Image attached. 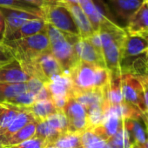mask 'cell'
I'll use <instances>...</instances> for the list:
<instances>
[{"mask_svg":"<svg viewBox=\"0 0 148 148\" xmlns=\"http://www.w3.org/2000/svg\"><path fill=\"white\" fill-rule=\"evenodd\" d=\"M63 112L68 121V132H82L88 129L87 112L72 96L69 97Z\"/></svg>","mask_w":148,"mask_h":148,"instance_id":"obj_8","label":"cell"},{"mask_svg":"<svg viewBox=\"0 0 148 148\" xmlns=\"http://www.w3.org/2000/svg\"><path fill=\"white\" fill-rule=\"evenodd\" d=\"M25 84H26V87H27V92H29L30 93L34 95V97L45 86V84L41 80L36 79V78H32V77Z\"/></svg>","mask_w":148,"mask_h":148,"instance_id":"obj_39","label":"cell"},{"mask_svg":"<svg viewBox=\"0 0 148 148\" xmlns=\"http://www.w3.org/2000/svg\"><path fill=\"white\" fill-rule=\"evenodd\" d=\"M141 84L142 89H143V94H144V99H145V104L146 106V109L148 110V81L145 77H137Z\"/></svg>","mask_w":148,"mask_h":148,"instance_id":"obj_41","label":"cell"},{"mask_svg":"<svg viewBox=\"0 0 148 148\" xmlns=\"http://www.w3.org/2000/svg\"><path fill=\"white\" fill-rule=\"evenodd\" d=\"M3 107H4V105L3 104H0V112H1V110L3 109Z\"/></svg>","mask_w":148,"mask_h":148,"instance_id":"obj_49","label":"cell"},{"mask_svg":"<svg viewBox=\"0 0 148 148\" xmlns=\"http://www.w3.org/2000/svg\"><path fill=\"white\" fill-rule=\"evenodd\" d=\"M98 32L101 40L106 67L112 74H122V49L127 35L125 28L117 25L114 20L105 17Z\"/></svg>","mask_w":148,"mask_h":148,"instance_id":"obj_1","label":"cell"},{"mask_svg":"<svg viewBox=\"0 0 148 148\" xmlns=\"http://www.w3.org/2000/svg\"><path fill=\"white\" fill-rule=\"evenodd\" d=\"M135 148H145V147H135Z\"/></svg>","mask_w":148,"mask_h":148,"instance_id":"obj_52","label":"cell"},{"mask_svg":"<svg viewBox=\"0 0 148 148\" xmlns=\"http://www.w3.org/2000/svg\"><path fill=\"white\" fill-rule=\"evenodd\" d=\"M49 145L56 148H83L81 144V132H67L63 133L56 141Z\"/></svg>","mask_w":148,"mask_h":148,"instance_id":"obj_27","label":"cell"},{"mask_svg":"<svg viewBox=\"0 0 148 148\" xmlns=\"http://www.w3.org/2000/svg\"><path fill=\"white\" fill-rule=\"evenodd\" d=\"M141 119H142V121H143V123L145 125V130H148V110L142 113Z\"/></svg>","mask_w":148,"mask_h":148,"instance_id":"obj_43","label":"cell"},{"mask_svg":"<svg viewBox=\"0 0 148 148\" xmlns=\"http://www.w3.org/2000/svg\"><path fill=\"white\" fill-rule=\"evenodd\" d=\"M45 120L49 123L50 125L58 131L61 134L68 132V121L64 112L58 111L56 113L49 116Z\"/></svg>","mask_w":148,"mask_h":148,"instance_id":"obj_33","label":"cell"},{"mask_svg":"<svg viewBox=\"0 0 148 148\" xmlns=\"http://www.w3.org/2000/svg\"><path fill=\"white\" fill-rule=\"evenodd\" d=\"M37 121L35 118L25 108H22L20 112L18 113L12 123L10 125V126L2 133L0 134V147L3 145V144L9 139L12 136H13L15 133H17L19 130H21L24 126H25L27 124Z\"/></svg>","mask_w":148,"mask_h":148,"instance_id":"obj_21","label":"cell"},{"mask_svg":"<svg viewBox=\"0 0 148 148\" xmlns=\"http://www.w3.org/2000/svg\"><path fill=\"white\" fill-rule=\"evenodd\" d=\"M51 98L59 96H71L73 91L72 82L67 74L55 76L48 83L45 84Z\"/></svg>","mask_w":148,"mask_h":148,"instance_id":"obj_20","label":"cell"},{"mask_svg":"<svg viewBox=\"0 0 148 148\" xmlns=\"http://www.w3.org/2000/svg\"><path fill=\"white\" fill-rule=\"evenodd\" d=\"M64 3H69V4H78V0H62Z\"/></svg>","mask_w":148,"mask_h":148,"instance_id":"obj_44","label":"cell"},{"mask_svg":"<svg viewBox=\"0 0 148 148\" xmlns=\"http://www.w3.org/2000/svg\"><path fill=\"white\" fill-rule=\"evenodd\" d=\"M15 58L14 52L5 43L0 42V67L12 61Z\"/></svg>","mask_w":148,"mask_h":148,"instance_id":"obj_37","label":"cell"},{"mask_svg":"<svg viewBox=\"0 0 148 148\" xmlns=\"http://www.w3.org/2000/svg\"><path fill=\"white\" fill-rule=\"evenodd\" d=\"M35 101L36 100H35L34 95H32L29 92H25L19 94L17 97L12 98V99L5 101V103H1V104H9V105H12L14 106L26 108V107H29L32 105H33L35 103Z\"/></svg>","mask_w":148,"mask_h":148,"instance_id":"obj_34","label":"cell"},{"mask_svg":"<svg viewBox=\"0 0 148 148\" xmlns=\"http://www.w3.org/2000/svg\"><path fill=\"white\" fill-rule=\"evenodd\" d=\"M27 92L25 83L19 84H9L0 83V104L17 97L19 94Z\"/></svg>","mask_w":148,"mask_h":148,"instance_id":"obj_28","label":"cell"},{"mask_svg":"<svg viewBox=\"0 0 148 148\" xmlns=\"http://www.w3.org/2000/svg\"><path fill=\"white\" fill-rule=\"evenodd\" d=\"M78 4L87 16L92 29L95 32H99L100 24L105 17L109 18L101 6L96 4L93 0H78Z\"/></svg>","mask_w":148,"mask_h":148,"instance_id":"obj_18","label":"cell"},{"mask_svg":"<svg viewBox=\"0 0 148 148\" xmlns=\"http://www.w3.org/2000/svg\"><path fill=\"white\" fill-rule=\"evenodd\" d=\"M46 148H56V147H54V146H51V145H48Z\"/></svg>","mask_w":148,"mask_h":148,"instance_id":"obj_51","label":"cell"},{"mask_svg":"<svg viewBox=\"0 0 148 148\" xmlns=\"http://www.w3.org/2000/svg\"><path fill=\"white\" fill-rule=\"evenodd\" d=\"M4 107L0 112V134H2L12 123L21 107L14 106L9 104H3Z\"/></svg>","mask_w":148,"mask_h":148,"instance_id":"obj_30","label":"cell"},{"mask_svg":"<svg viewBox=\"0 0 148 148\" xmlns=\"http://www.w3.org/2000/svg\"><path fill=\"white\" fill-rule=\"evenodd\" d=\"M37 125H38L37 121H32L27 124L21 130H19L17 133L12 136L9 139H7L0 148H7L12 145H16L34 137L36 134Z\"/></svg>","mask_w":148,"mask_h":148,"instance_id":"obj_25","label":"cell"},{"mask_svg":"<svg viewBox=\"0 0 148 148\" xmlns=\"http://www.w3.org/2000/svg\"><path fill=\"white\" fill-rule=\"evenodd\" d=\"M0 7L25 12L45 19L44 12L40 9L23 1V0H0Z\"/></svg>","mask_w":148,"mask_h":148,"instance_id":"obj_26","label":"cell"},{"mask_svg":"<svg viewBox=\"0 0 148 148\" xmlns=\"http://www.w3.org/2000/svg\"><path fill=\"white\" fill-rule=\"evenodd\" d=\"M23 1L38 7L42 12H44L45 10H46L51 6L64 4L62 0H23Z\"/></svg>","mask_w":148,"mask_h":148,"instance_id":"obj_38","label":"cell"},{"mask_svg":"<svg viewBox=\"0 0 148 148\" xmlns=\"http://www.w3.org/2000/svg\"><path fill=\"white\" fill-rule=\"evenodd\" d=\"M116 15L126 24L143 4V0H109Z\"/></svg>","mask_w":148,"mask_h":148,"instance_id":"obj_19","label":"cell"},{"mask_svg":"<svg viewBox=\"0 0 148 148\" xmlns=\"http://www.w3.org/2000/svg\"><path fill=\"white\" fill-rule=\"evenodd\" d=\"M60 135L62 134L58 131L54 129L51 125H50L46 120L38 122L35 136L46 141L48 143V145L56 141Z\"/></svg>","mask_w":148,"mask_h":148,"instance_id":"obj_29","label":"cell"},{"mask_svg":"<svg viewBox=\"0 0 148 148\" xmlns=\"http://www.w3.org/2000/svg\"><path fill=\"white\" fill-rule=\"evenodd\" d=\"M145 57L146 62H147V64H148V49H147V51L145 52Z\"/></svg>","mask_w":148,"mask_h":148,"instance_id":"obj_46","label":"cell"},{"mask_svg":"<svg viewBox=\"0 0 148 148\" xmlns=\"http://www.w3.org/2000/svg\"><path fill=\"white\" fill-rule=\"evenodd\" d=\"M103 148H111V147H110V146H109V145H108V144L106 143V145H105V146H104Z\"/></svg>","mask_w":148,"mask_h":148,"instance_id":"obj_48","label":"cell"},{"mask_svg":"<svg viewBox=\"0 0 148 148\" xmlns=\"http://www.w3.org/2000/svg\"><path fill=\"white\" fill-rule=\"evenodd\" d=\"M43 12L45 20L47 24L63 32L80 37L78 27L72 18L71 12L64 4L51 6L45 10Z\"/></svg>","mask_w":148,"mask_h":148,"instance_id":"obj_5","label":"cell"},{"mask_svg":"<svg viewBox=\"0 0 148 148\" xmlns=\"http://www.w3.org/2000/svg\"><path fill=\"white\" fill-rule=\"evenodd\" d=\"M112 73L107 68L97 66L95 74V88L104 90L109 85Z\"/></svg>","mask_w":148,"mask_h":148,"instance_id":"obj_35","label":"cell"},{"mask_svg":"<svg viewBox=\"0 0 148 148\" xmlns=\"http://www.w3.org/2000/svg\"><path fill=\"white\" fill-rule=\"evenodd\" d=\"M121 87L124 102L138 109L142 113L146 112L143 89L137 77L131 74L121 75Z\"/></svg>","mask_w":148,"mask_h":148,"instance_id":"obj_6","label":"cell"},{"mask_svg":"<svg viewBox=\"0 0 148 148\" xmlns=\"http://www.w3.org/2000/svg\"><path fill=\"white\" fill-rule=\"evenodd\" d=\"M31 78L29 73L17 58L0 67V83H26Z\"/></svg>","mask_w":148,"mask_h":148,"instance_id":"obj_10","label":"cell"},{"mask_svg":"<svg viewBox=\"0 0 148 148\" xmlns=\"http://www.w3.org/2000/svg\"><path fill=\"white\" fill-rule=\"evenodd\" d=\"M122 74H112L109 85L104 89L106 100L110 106H118L124 103L122 87H121Z\"/></svg>","mask_w":148,"mask_h":148,"instance_id":"obj_23","label":"cell"},{"mask_svg":"<svg viewBox=\"0 0 148 148\" xmlns=\"http://www.w3.org/2000/svg\"><path fill=\"white\" fill-rule=\"evenodd\" d=\"M46 32L51 54L61 65L64 74L68 75L79 61L75 51V44L80 37L63 32L49 24H47Z\"/></svg>","mask_w":148,"mask_h":148,"instance_id":"obj_2","label":"cell"},{"mask_svg":"<svg viewBox=\"0 0 148 148\" xmlns=\"http://www.w3.org/2000/svg\"><path fill=\"white\" fill-rule=\"evenodd\" d=\"M148 134V133H147ZM145 148H148V137H147V142H146V145H145Z\"/></svg>","mask_w":148,"mask_h":148,"instance_id":"obj_50","label":"cell"},{"mask_svg":"<svg viewBox=\"0 0 148 148\" xmlns=\"http://www.w3.org/2000/svg\"><path fill=\"white\" fill-rule=\"evenodd\" d=\"M71 96L75 99L79 104H81L86 110L91 107L106 104L104 90L93 88L86 91H76L73 90Z\"/></svg>","mask_w":148,"mask_h":148,"instance_id":"obj_15","label":"cell"},{"mask_svg":"<svg viewBox=\"0 0 148 148\" xmlns=\"http://www.w3.org/2000/svg\"><path fill=\"white\" fill-rule=\"evenodd\" d=\"M5 17L0 10V42H4L5 39Z\"/></svg>","mask_w":148,"mask_h":148,"instance_id":"obj_42","label":"cell"},{"mask_svg":"<svg viewBox=\"0 0 148 148\" xmlns=\"http://www.w3.org/2000/svg\"><path fill=\"white\" fill-rule=\"evenodd\" d=\"M5 43L14 52L21 64H30L41 54L50 51V42L46 30L36 35Z\"/></svg>","mask_w":148,"mask_h":148,"instance_id":"obj_3","label":"cell"},{"mask_svg":"<svg viewBox=\"0 0 148 148\" xmlns=\"http://www.w3.org/2000/svg\"><path fill=\"white\" fill-rule=\"evenodd\" d=\"M122 124L123 119H120L118 113L112 107H109L102 123L92 130L107 142L108 139L118 132Z\"/></svg>","mask_w":148,"mask_h":148,"instance_id":"obj_13","label":"cell"},{"mask_svg":"<svg viewBox=\"0 0 148 148\" xmlns=\"http://www.w3.org/2000/svg\"><path fill=\"white\" fill-rule=\"evenodd\" d=\"M142 119H123L124 127L128 134L131 148L145 147L148 134L141 123Z\"/></svg>","mask_w":148,"mask_h":148,"instance_id":"obj_12","label":"cell"},{"mask_svg":"<svg viewBox=\"0 0 148 148\" xmlns=\"http://www.w3.org/2000/svg\"><path fill=\"white\" fill-rule=\"evenodd\" d=\"M22 65L31 77L41 80L44 84L48 83L55 76L64 74L61 65L51 51L41 54L32 63L22 64Z\"/></svg>","mask_w":148,"mask_h":148,"instance_id":"obj_4","label":"cell"},{"mask_svg":"<svg viewBox=\"0 0 148 148\" xmlns=\"http://www.w3.org/2000/svg\"><path fill=\"white\" fill-rule=\"evenodd\" d=\"M75 51L79 60L97 66L106 67L103 56L94 48L88 38H79L75 44Z\"/></svg>","mask_w":148,"mask_h":148,"instance_id":"obj_11","label":"cell"},{"mask_svg":"<svg viewBox=\"0 0 148 148\" xmlns=\"http://www.w3.org/2000/svg\"><path fill=\"white\" fill-rule=\"evenodd\" d=\"M47 146H48V143L46 141L34 136L18 145H12L7 148H46Z\"/></svg>","mask_w":148,"mask_h":148,"instance_id":"obj_36","label":"cell"},{"mask_svg":"<svg viewBox=\"0 0 148 148\" xmlns=\"http://www.w3.org/2000/svg\"><path fill=\"white\" fill-rule=\"evenodd\" d=\"M35 118L37 122L45 120L49 116L58 112L51 100L35 101L33 105L25 108Z\"/></svg>","mask_w":148,"mask_h":148,"instance_id":"obj_24","label":"cell"},{"mask_svg":"<svg viewBox=\"0 0 148 148\" xmlns=\"http://www.w3.org/2000/svg\"><path fill=\"white\" fill-rule=\"evenodd\" d=\"M148 49V41L139 35H126L122 49V61L144 54ZM121 61V62H122Z\"/></svg>","mask_w":148,"mask_h":148,"instance_id":"obj_16","label":"cell"},{"mask_svg":"<svg viewBox=\"0 0 148 148\" xmlns=\"http://www.w3.org/2000/svg\"><path fill=\"white\" fill-rule=\"evenodd\" d=\"M5 21V39L4 42L6 41L13 33H15L25 22L36 19V18H42L38 16L21 12L18 10H12L8 8H2L0 7Z\"/></svg>","mask_w":148,"mask_h":148,"instance_id":"obj_9","label":"cell"},{"mask_svg":"<svg viewBox=\"0 0 148 148\" xmlns=\"http://www.w3.org/2000/svg\"><path fill=\"white\" fill-rule=\"evenodd\" d=\"M47 22L44 18H36L25 22L15 33H13L6 41L18 40L28 38L46 30ZM5 41V42H6Z\"/></svg>","mask_w":148,"mask_h":148,"instance_id":"obj_22","label":"cell"},{"mask_svg":"<svg viewBox=\"0 0 148 148\" xmlns=\"http://www.w3.org/2000/svg\"><path fill=\"white\" fill-rule=\"evenodd\" d=\"M139 36H142L143 38H145L147 41H148V30L145 32H144L143 34H141V35H139Z\"/></svg>","mask_w":148,"mask_h":148,"instance_id":"obj_45","label":"cell"},{"mask_svg":"<svg viewBox=\"0 0 148 148\" xmlns=\"http://www.w3.org/2000/svg\"><path fill=\"white\" fill-rule=\"evenodd\" d=\"M106 143L92 129H86L81 132V144L83 148H103Z\"/></svg>","mask_w":148,"mask_h":148,"instance_id":"obj_31","label":"cell"},{"mask_svg":"<svg viewBox=\"0 0 148 148\" xmlns=\"http://www.w3.org/2000/svg\"><path fill=\"white\" fill-rule=\"evenodd\" d=\"M107 144L111 148H131L128 134L123 124L119 127L118 132L108 139Z\"/></svg>","mask_w":148,"mask_h":148,"instance_id":"obj_32","label":"cell"},{"mask_svg":"<svg viewBox=\"0 0 148 148\" xmlns=\"http://www.w3.org/2000/svg\"><path fill=\"white\" fill-rule=\"evenodd\" d=\"M143 1L145 2V4L146 5V6H147V8H148V0H143Z\"/></svg>","mask_w":148,"mask_h":148,"instance_id":"obj_47","label":"cell"},{"mask_svg":"<svg viewBox=\"0 0 148 148\" xmlns=\"http://www.w3.org/2000/svg\"><path fill=\"white\" fill-rule=\"evenodd\" d=\"M125 30L129 35H141L148 30V8L145 2L131 18Z\"/></svg>","mask_w":148,"mask_h":148,"instance_id":"obj_17","label":"cell"},{"mask_svg":"<svg viewBox=\"0 0 148 148\" xmlns=\"http://www.w3.org/2000/svg\"><path fill=\"white\" fill-rule=\"evenodd\" d=\"M36 101H43V100H51V95L47 88V86H44V87L35 95Z\"/></svg>","mask_w":148,"mask_h":148,"instance_id":"obj_40","label":"cell"},{"mask_svg":"<svg viewBox=\"0 0 148 148\" xmlns=\"http://www.w3.org/2000/svg\"><path fill=\"white\" fill-rule=\"evenodd\" d=\"M97 65L79 61L69 72L73 90L86 91L95 88V74Z\"/></svg>","mask_w":148,"mask_h":148,"instance_id":"obj_7","label":"cell"},{"mask_svg":"<svg viewBox=\"0 0 148 148\" xmlns=\"http://www.w3.org/2000/svg\"><path fill=\"white\" fill-rule=\"evenodd\" d=\"M64 5L66 6V8L71 12L72 18L75 22L78 30L79 32V36L82 38H89L94 34V31L92 29V26L87 18V16L85 14V12L82 11L79 4H69V3H64Z\"/></svg>","mask_w":148,"mask_h":148,"instance_id":"obj_14","label":"cell"},{"mask_svg":"<svg viewBox=\"0 0 148 148\" xmlns=\"http://www.w3.org/2000/svg\"><path fill=\"white\" fill-rule=\"evenodd\" d=\"M146 79H147V81H148V76H146Z\"/></svg>","mask_w":148,"mask_h":148,"instance_id":"obj_53","label":"cell"}]
</instances>
